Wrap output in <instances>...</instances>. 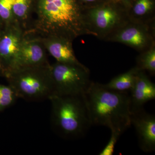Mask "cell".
Listing matches in <instances>:
<instances>
[{
  "mask_svg": "<svg viewBox=\"0 0 155 155\" xmlns=\"http://www.w3.org/2000/svg\"><path fill=\"white\" fill-rule=\"evenodd\" d=\"M35 30L42 38L59 37L73 42L90 35L83 8L77 0H38Z\"/></svg>",
  "mask_w": 155,
  "mask_h": 155,
  "instance_id": "cell-1",
  "label": "cell"
},
{
  "mask_svg": "<svg viewBox=\"0 0 155 155\" xmlns=\"http://www.w3.org/2000/svg\"><path fill=\"white\" fill-rule=\"evenodd\" d=\"M83 96L92 125L122 133L131 126L129 93L115 91L91 81Z\"/></svg>",
  "mask_w": 155,
  "mask_h": 155,
  "instance_id": "cell-2",
  "label": "cell"
},
{
  "mask_svg": "<svg viewBox=\"0 0 155 155\" xmlns=\"http://www.w3.org/2000/svg\"><path fill=\"white\" fill-rule=\"evenodd\" d=\"M49 100L51 104V123L58 134L67 139L84 135L92 125L83 94H53Z\"/></svg>",
  "mask_w": 155,
  "mask_h": 155,
  "instance_id": "cell-3",
  "label": "cell"
},
{
  "mask_svg": "<svg viewBox=\"0 0 155 155\" xmlns=\"http://www.w3.org/2000/svg\"><path fill=\"white\" fill-rule=\"evenodd\" d=\"M7 76L18 98L38 101L54 93L50 64L17 67L8 71Z\"/></svg>",
  "mask_w": 155,
  "mask_h": 155,
  "instance_id": "cell-4",
  "label": "cell"
},
{
  "mask_svg": "<svg viewBox=\"0 0 155 155\" xmlns=\"http://www.w3.org/2000/svg\"><path fill=\"white\" fill-rule=\"evenodd\" d=\"M84 18L90 35L105 41L129 21L125 6L102 2L83 9Z\"/></svg>",
  "mask_w": 155,
  "mask_h": 155,
  "instance_id": "cell-5",
  "label": "cell"
},
{
  "mask_svg": "<svg viewBox=\"0 0 155 155\" xmlns=\"http://www.w3.org/2000/svg\"><path fill=\"white\" fill-rule=\"evenodd\" d=\"M54 94L81 95L86 91L91 81L90 72L83 64L57 62L50 65Z\"/></svg>",
  "mask_w": 155,
  "mask_h": 155,
  "instance_id": "cell-6",
  "label": "cell"
},
{
  "mask_svg": "<svg viewBox=\"0 0 155 155\" xmlns=\"http://www.w3.org/2000/svg\"><path fill=\"white\" fill-rule=\"evenodd\" d=\"M105 41L119 43L142 52L155 46V21L143 23L129 20Z\"/></svg>",
  "mask_w": 155,
  "mask_h": 155,
  "instance_id": "cell-7",
  "label": "cell"
},
{
  "mask_svg": "<svg viewBox=\"0 0 155 155\" xmlns=\"http://www.w3.org/2000/svg\"><path fill=\"white\" fill-rule=\"evenodd\" d=\"M131 125L138 136L140 147L145 152L155 150V116L147 113L143 108L131 113Z\"/></svg>",
  "mask_w": 155,
  "mask_h": 155,
  "instance_id": "cell-8",
  "label": "cell"
},
{
  "mask_svg": "<svg viewBox=\"0 0 155 155\" xmlns=\"http://www.w3.org/2000/svg\"><path fill=\"white\" fill-rule=\"evenodd\" d=\"M0 39V57L6 62L7 72L17 67L20 45L24 35L17 22Z\"/></svg>",
  "mask_w": 155,
  "mask_h": 155,
  "instance_id": "cell-9",
  "label": "cell"
},
{
  "mask_svg": "<svg viewBox=\"0 0 155 155\" xmlns=\"http://www.w3.org/2000/svg\"><path fill=\"white\" fill-rule=\"evenodd\" d=\"M44 47L41 38H26L24 37L19 48L16 68L48 64Z\"/></svg>",
  "mask_w": 155,
  "mask_h": 155,
  "instance_id": "cell-10",
  "label": "cell"
},
{
  "mask_svg": "<svg viewBox=\"0 0 155 155\" xmlns=\"http://www.w3.org/2000/svg\"><path fill=\"white\" fill-rule=\"evenodd\" d=\"M129 92L131 113L141 110L145 104L154 99L155 85L150 80L145 71L140 70Z\"/></svg>",
  "mask_w": 155,
  "mask_h": 155,
  "instance_id": "cell-11",
  "label": "cell"
},
{
  "mask_svg": "<svg viewBox=\"0 0 155 155\" xmlns=\"http://www.w3.org/2000/svg\"><path fill=\"white\" fill-rule=\"evenodd\" d=\"M44 47L57 62L80 64L74 53L72 41L59 37L41 38Z\"/></svg>",
  "mask_w": 155,
  "mask_h": 155,
  "instance_id": "cell-12",
  "label": "cell"
},
{
  "mask_svg": "<svg viewBox=\"0 0 155 155\" xmlns=\"http://www.w3.org/2000/svg\"><path fill=\"white\" fill-rule=\"evenodd\" d=\"M127 16L131 22L149 23L155 21L154 0H135L127 9Z\"/></svg>",
  "mask_w": 155,
  "mask_h": 155,
  "instance_id": "cell-13",
  "label": "cell"
},
{
  "mask_svg": "<svg viewBox=\"0 0 155 155\" xmlns=\"http://www.w3.org/2000/svg\"><path fill=\"white\" fill-rule=\"evenodd\" d=\"M140 69L136 67L127 72L114 77L107 84H104L106 88L121 92H129L133 87Z\"/></svg>",
  "mask_w": 155,
  "mask_h": 155,
  "instance_id": "cell-14",
  "label": "cell"
},
{
  "mask_svg": "<svg viewBox=\"0 0 155 155\" xmlns=\"http://www.w3.org/2000/svg\"><path fill=\"white\" fill-rule=\"evenodd\" d=\"M136 67L140 70L148 71L151 75L155 74V46L140 53L137 58Z\"/></svg>",
  "mask_w": 155,
  "mask_h": 155,
  "instance_id": "cell-15",
  "label": "cell"
},
{
  "mask_svg": "<svg viewBox=\"0 0 155 155\" xmlns=\"http://www.w3.org/2000/svg\"><path fill=\"white\" fill-rule=\"evenodd\" d=\"M17 98L16 92L10 85L0 84V110L12 105Z\"/></svg>",
  "mask_w": 155,
  "mask_h": 155,
  "instance_id": "cell-16",
  "label": "cell"
},
{
  "mask_svg": "<svg viewBox=\"0 0 155 155\" xmlns=\"http://www.w3.org/2000/svg\"><path fill=\"white\" fill-rule=\"evenodd\" d=\"M30 0H15L13 6L14 17L20 20L27 18L30 6Z\"/></svg>",
  "mask_w": 155,
  "mask_h": 155,
  "instance_id": "cell-17",
  "label": "cell"
},
{
  "mask_svg": "<svg viewBox=\"0 0 155 155\" xmlns=\"http://www.w3.org/2000/svg\"><path fill=\"white\" fill-rule=\"evenodd\" d=\"M111 136L110 140L99 155H112L114 153L115 146L120 136L122 133L119 130H111Z\"/></svg>",
  "mask_w": 155,
  "mask_h": 155,
  "instance_id": "cell-18",
  "label": "cell"
},
{
  "mask_svg": "<svg viewBox=\"0 0 155 155\" xmlns=\"http://www.w3.org/2000/svg\"><path fill=\"white\" fill-rule=\"evenodd\" d=\"M15 0H0V16L5 20H11L14 17L13 6Z\"/></svg>",
  "mask_w": 155,
  "mask_h": 155,
  "instance_id": "cell-19",
  "label": "cell"
},
{
  "mask_svg": "<svg viewBox=\"0 0 155 155\" xmlns=\"http://www.w3.org/2000/svg\"><path fill=\"white\" fill-rule=\"evenodd\" d=\"M80 1L84 4H86V6L84 8L85 9L98 5L100 3H102L101 2L102 1V0H80Z\"/></svg>",
  "mask_w": 155,
  "mask_h": 155,
  "instance_id": "cell-20",
  "label": "cell"
},
{
  "mask_svg": "<svg viewBox=\"0 0 155 155\" xmlns=\"http://www.w3.org/2000/svg\"><path fill=\"white\" fill-rule=\"evenodd\" d=\"M124 3V5L126 7V8L127 9V7L130 5V2L132 1V0H122Z\"/></svg>",
  "mask_w": 155,
  "mask_h": 155,
  "instance_id": "cell-21",
  "label": "cell"
},
{
  "mask_svg": "<svg viewBox=\"0 0 155 155\" xmlns=\"http://www.w3.org/2000/svg\"><path fill=\"white\" fill-rule=\"evenodd\" d=\"M1 64H0V68H1Z\"/></svg>",
  "mask_w": 155,
  "mask_h": 155,
  "instance_id": "cell-22",
  "label": "cell"
}]
</instances>
